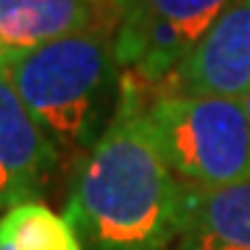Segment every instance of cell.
Listing matches in <instances>:
<instances>
[{
  "label": "cell",
  "instance_id": "cell-1",
  "mask_svg": "<svg viewBox=\"0 0 250 250\" xmlns=\"http://www.w3.org/2000/svg\"><path fill=\"white\" fill-rule=\"evenodd\" d=\"M153 86L120 72V103L106 134L72 170L67 223L86 250H170L181 233L187 187L147 128Z\"/></svg>",
  "mask_w": 250,
  "mask_h": 250
},
{
  "label": "cell",
  "instance_id": "cell-6",
  "mask_svg": "<svg viewBox=\"0 0 250 250\" xmlns=\"http://www.w3.org/2000/svg\"><path fill=\"white\" fill-rule=\"evenodd\" d=\"M56 159V142L0 75V211L36 203Z\"/></svg>",
  "mask_w": 250,
  "mask_h": 250
},
{
  "label": "cell",
  "instance_id": "cell-4",
  "mask_svg": "<svg viewBox=\"0 0 250 250\" xmlns=\"http://www.w3.org/2000/svg\"><path fill=\"white\" fill-rule=\"evenodd\" d=\"M236 0H120L114 56L120 72L161 86Z\"/></svg>",
  "mask_w": 250,
  "mask_h": 250
},
{
  "label": "cell",
  "instance_id": "cell-9",
  "mask_svg": "<svg viewBox=\"0 0 250 250\" xmlns=\"http://www.w3.org/2000/svg\"><path fill=\"white\" fill-rule=\"evenodd\" d=\"M0 250H83L67 217L42 203H22L0 217Z\"/></svg>",
  "mask_w": 250,
  "mask_h": 250
},
{
  "label": "cell",
  "instance_id": "cell-3",
  "mask_svg": "<svg viewBox=\"0 0 250 250\" xmlns=\"http://www.w3.org/2000/svg\"><path fill=\"white\" fill-rule=\"evenodd\" d=\"M147 128L175 178L189 189L250 181V120L242 100L211 95H156Z\"/></svg>",
  "mask_w": 250,
  "mask_h": 250
},
{
  "label": "cell",
  "instance_id": "cell-7",
  "mask_svg": "<svg viewBox=\"0 0 250 250\" xmlns=\"http://www.w3.org/2000/svg\"><path fill=\"white\" fill-rule=\"evenodd\" d=\"M120 0H0V47L28 50L92 31H117Z\"/></svg>",
  "mask_w": 250,
  "mask_h": 250
},
{
  "label": "cell",
  "instance_id": "cell-10",
  "mask_svg": "<svg viewBox=\"0 0 250 250\" xmlns=\"http://www.w3.org/2000/svg\"><path fill=\"white\" fill-rule=\"evenodd\" d=\"M242 106H245V114H248V120H250V92L242 98Z\"/></svg>",
  "mask_w": 250,
  "mask_h": 250
},
{
  "label": "cell",
  "instance_id": "cell-5",
  "mask_svg": "<svg viewBox=\"0 0 250 250\" xmlns=\"http://www.w3.org/2000/svg\"><path fill=\"white\" fill-rule=\"evenodd\" d=\"M161 86H170L161 95L245 98L250 92V0H236Z\"/></svg>",
  "mask_w": 250,
  "mask_h": 250
},
{
  "label": "cell",
  "instance_id": "cell-8",
  "mask_svg": "<svg viewBox=\"0 0 250 250\" xmlns=\"http://www.w3.org/2000/svg\"><path fill=\"white\" fill-rule=\"evenodd\" d=\"M170 250H250V181L220 189H189Z\"/></svg>",
  "mask_w": 250,
  "mask_h": 250
},
{
  "label": "cell",
  "instance_id": "cell-2",
  "mask_svg": "<svg viewBox=\"0 0 250 250\" xmlns=\"http://www.w3.org/2000/svg\"><path fill=\"white\" fill-rule=\"evenodd\" d=\"M0 75L59 150L83 156L106 134L120 103L114 31H92L47 45L0 47Z\"/></svg>",
  "mask_w": 250,
  "mask_h": 250
}]
</instances>
